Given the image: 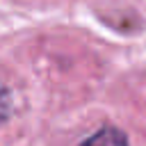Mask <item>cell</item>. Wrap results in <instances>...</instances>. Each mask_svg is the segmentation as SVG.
Returning a JSON list of instances; mask_svg holds the SVG:
<instances>
[{
  "label": "cell",
  "instance_id": "7a4b0ae2",
  "mask_svg": "<svg viewBox=\"0 0 146 146\" xmlns=\"http://www.w3.org/2000/svg\"><path fill=\"white\" fill-rule=\"evenodd\" d=\"M11 94H9V89L0 82V125L11 116Z\"/></svg>",
  "mask_w": 146,
  "mask_h": 146
},
{
  "label": "cell",
  "instance_id": "6da1fadb",
  "mask_svg": "<svg viewBox=\"0 0 146 146\" xmlns=\"http://www.w3.org/2000/svg\"><path fill=\"white\" fill-rule=\"evenodd\" d=\"M80 146H128V137H125L123 130L107 125V128H100L98 132H94Z\"/></svg>",
  "mask_w": 146,
  "mask_h": 146
}]
</instances>
